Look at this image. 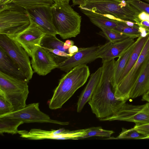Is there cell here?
<instances>
[{"instance_id": "cell-1", "label": "cell", "mask_w": 149, "mask_h": 149, "mask_svg": "<svg viewBox=\"0 0 149 149\" xmlns=\"http://www.w3.org/2000/svg\"><path fill=\"white\" fill-rule=\"evenodd\" d=\"M102 63L101 78L88 102L92 112L100 119L113 115L126 102L118 99L112 89L111 80L114 73L116 61L113 59Z\"/></svg>"}, {"instance_id": "cell-2", "label": "cell", "mask_w": 149, "mask_h": 149, "mask_svg": "<svg viewBox=\"0 0 149 149\" xmlns=\"http://www.w3.org/2000/svg\"><path fill=\"white\" fill-rule=\"evenodd\" d=\"M90 75L86 65L75 67L64 74L50 100L49 107L52 110L61 108L80 88L86 82Z\"/></svg>"}, {"instance_id": "cell-3", "label": "cell", "mask_w": 149, "mask_h": 149, "mask_svg": "<svg viewBox=\"0 0 149 149\" xmlns=\"http://www.w3.org/2000/svg\"><path fill=\"white\" fill-rule=\"evenodd\" d=\"M51 8L53 25L62 39L75 37L80 33L81 17L69 3L54 2Z\"/></svg>"}, {"instance_id": "cell-4", "label": "cell", "mask_w": 149, "mask_h": 149, "mask_svg": "<svg viewBox=\"0 0 149 149\" xmlns=\"http://www.w3.org/2000/svg\"><path fill=\"white\" fill-rule=\"evenodd\" d=\"M31 23L26 9L12 2L0 5V34L14 38L26 29Z\"/></svg>"}, {"instance_id": "cell-5", "label": "cell", "mask_w": 149, "mask_h": 149, "mask_svg": "<svg viewBox=\"0 0 149 149\" xmlns=\"http://www.w3.org/2000/svg\"><path fill=\"white\" fill-rule=\"evenodd\" d=\"M80 8L135 22L140 13L124 0H103L86 3Z\"/></svg>"}, {"instance_id": "cell-6", "label": "cell", "mask_w": 149, "mask_h": 149, "mask_svg": "<svg viewBox=\"0 0 149 149\" xmlns=\"http://www.w3.org/2000/svg\"><path fill=\"white\" fill-rule=\"evenodd\" d=\"M28 83L0 72V93L3 94L11 103L13 111L26 106L29 93Z\"/></svg>"}, {"instance_id": "cell-7", "label": "cell", "mask_w": 149, "mask_h": 149, "mask_svg": "<svg viewBox=\"0 0 149 149\" xmlns=\"http://www.w3.org/2000/svg\"><path fill=\"white\" fill-rule=\"evenodd\" d=\"M0 47L16 64L29 82L34 72L29 55L24 49L7 36L0 34Z\"/></svg>"}, {"instance_id": "cell-8", "label": "cell", "mask_w": 149, "mask_h": 149, "mask_svg": "<svg viewBox=\"0 0 149 149\" xmlns=\"http://www.w3.org/2000/svg\"><path fill=\"white\" fill-rule=\"evenodd\" d=\"M149 56V38L138 58L132 68L113 90L118 99L126 101L130 92L145 66Z\"/></svg>"}, {"instance_id": "cell-9", "label": "cell", "mask_w": 149, "mask_h": 149, "mask_svg": "<svg viewBox=\"0 0 149 149\" xmlns=\"http://www.w3.org/2000/svg\"><path fill=\"white\" fill-rule=\"evenodd\" d=\"M100 120L102 121L117 120L132 122L135 125L149 123V102L141 105L125 102L113 115Z\"/></svg>"}, {"instance_id": "cell-10", "label": "cell", "mask_w": 149, "mask_h": 149, "mask_svg": "<svg viewBox=\"0 0 149 149\" xmlns=\"http://www.w3.org/2000/svg\"><path fill=\"white\" fill-rule=\"evenodd\" d=\"M2 117L15 118L22 120L24 123H50L61 125L69 124L68 122L61 121L51 119L48 115L40 110L39 103L29 104L19 110L0 116V118Z\"/></svg>"}, {"instance_id": "cell-11", "label": "cell", "mask_w": 149, "mask_h": 149, "mask_svg": "<svg viewBox=\"0 0 149 149\" xmlns=\"http://www.w3.org/2000/svg\"><path fill=\"white\" fill-rule=\"evenodd\" d=\"M107 44V43L102 45L79 48L77 52L58 63V68L67 72L75 67L86 65L99 58V55Z\"/></svg>"}, {"instance_id": "cell-12", "label": "cell", "mask_w": 149, "mask_h": 149, "mask_svg": "<svg viewBox=\"0 0 149 149\" xmlns=\"http://www.w3.org/2000/svg\"><path fill=\"white\" fill-rule=\"evenodd\" d=\"M26 9L31 21L46 35L56 36L57 34L53 23L51 6H39Z\"/></svg>"}, {"instance_id": "cell-13", "label": "cell", "mask_w": 149, "mask_h": 149, "mask_svg": "<svg viewBox=\"0 0 149 149\" xmlns=\"http://www.w3.org/2000/svg\"><path fill=\"white\" fill-rule=\"evenodd\" d=\"M31 63L34 72L44 76L58 68V65L50 53L40 45L37 46L31 56Z\"/></svg>"}, {"instance_id": "cell-14", "label": "cell", "mask_w": 149, "mask_h": 149, "mask_svg": "<svg viewBox=\"0 0 149 149\" xmlns=\"http://www.w3.org/2000/svg\"><path fill=\"white\" fill-rule=\"evenodd\" d=\"M30 25L15 37L11 38L21 46L31 57L36 47L40 45L41 40L45 33L31 21Z\"/></svg>"}, {"instance_id": "cell-15", "label": "cell", "mask_w": 149, "mask_h": 149, "mask_svg": "<svg viewBox=\"0 0 149 149\" xmlns=\"http://www.w3.org/2000/svg\"><path fill=\"white\" fill-rule=\"evenodd\" d=\"M134 38L129 37L122 40L109 42L101 51L98 57L102 62L119 57L135 41Z\"/></svg>"}, {"instance_id": "cell-16", "label": "cell", "mask_w": 149, "mask_h": 149, "mask_svg": "<svg viewBox=\"0 0 149 149\" xmlns=\"http://www.w3.org/2000/svg\"><path fill=\"white\" fill-rule=\"evenodd\" d=\"M102 66L90 76V79L80 95L77 103V111L80 112L86 103L90 99L101 78Z\"/></svg>"}, {"instance_id": "cell-17", "label": "cell", "mask_w": 149, "mask_h": 149, "mask_svg": "<svg viewBox=\"0 0 149 149\" xmlns=\"http://www.w3.org/2000/svg\"><path fill=\"white\" fill-rule=\"evenodd\" d=\"M149 90V56L145 66L130 92L129 99L143 95Z\"/></svg>"}, {"instance_id": "cell-18", "label": "cell", "mask_w": 149, "mask_h": 149, "mask_svg": "<svg viewBox=\"0 0 149 149\" xmlns=\"http://www.w3.org/2000/svg\"><path fill=\"white\" fill-rule=\"evenodd\" d=\"M0 72L10 76L28 82L16 64L1 47Z\"/></svg>"}, {"instance_id": "cell-19", "label": "cell", "mask_w": 149, "mask_h": 149, "mask_svg": "<svg viewBox=\"0 0 149 149\" xmlns=\"http://www.w3.org/2000/svg\"><path fill=\"white\" fill-rule=\"evenodd\" d=\"M149 38V33L145 37L140 36L135 41V44L133 50L118 83L126 76L136 63Z\"/></svg>"}, {"instance_id": "cell-20", "label": "cell", "mask_w": 149, "mask_h": 149, "mask_svg": "<svg viewBox=\"0 0 149 149\" xmlns=\"http://www.w3.org/2000/svg\"><path fill=\"white\" fill-rule=\"evenodd\" d=\"M135 44V41L121 55L116 61L114 74L111 80L113 91L117 86L127 64Z\"/></svg>"}, {"instance_id": "cell-21", "label": "cell", "mask_w": 149, "mask_h": 149, "mask_svg": "<svg viewBox=\"0 0 149 149\" xmlns=\"http://www.w3.org/2000/svg\"><path fill=\"white\" fill-rule=\"evenodd\" d=\"M80 10L93 24L100 29L104 28L112 30L117 26L116 20L89 10L81 8Z\"/></svg>"}, {"instance_id": "cell-22", "label": "cell", "mask_w": 149, "mask_h": 149, "mask_svg": "<svg viewBox=\"0 0 149 149\" xmlns=\"http://www.w3.org/2000/svg\"><path fill=\"white\" fill-rule=\"evenodd\" d=\"M21 120L15 118L9 117L0 118V134L4 133L12 134L18 133V127L24 124Z\"/></svg>"}, {"instance_id": "cell-23", "label": "cell", "mask_w": 149, "mask_h": 149, "mask_svg": "<svg viewBox=\"0 0 149 149\" xmlns=\"http://www.w3.org/2000/svg\"><path fill=\"white\" fill-rule=\"evenodd\" d=\"M64 43L56 36L46 35L42 38L40 45L44 48L57 49L68 53V51L64 48Z\"/></svg>"}, {"instance_id": "cell-24", "label": "cell", "mask_w": 149, "mask_h": 149, "mask_svg": "<svg viewBox=\"0 0 149 149\" xmlns=\"http://www.w3.org/2000/svg\"><path fill=\"white\" fill-rule=\"evenodd\" d=\"M116 21L117 26L112 30L134 38H138L140 36L139 27L129 26L123 22L116 20Z\"/></svg>"}, {"instance_id": "cell-25", "label": "cell", "mask_w": 149, "mask_h": 149, "mask_svg": "<svg viewBox=\"0 0 149 149\" xmlns=\"http://www.w3.org/2000/svg\"><path fill=\"white\" fill-rule=\"evenodd\" d=\"M11 2L25 9L42 5L52 6L54 3L52 0H13Z\"/></svg>"}, {"instance_id": "cell-26", "label": "cell", "mask_w": 149, "mask_h": 149, "mask_svg": "<svg viewBox=\"0 0 149 149\" xmlns=\"http://www.w3.org/2000/svg\"><path fill=\"white\" fill-rule=\"evenodd\" d=\"M145 136L138 132L133 128L127 129L122 128V130L118 136L116 138H112L114 139H142Z\"/></svg>"}, {"instance_id": "cell-27", "label": "cell", "mask_w": 149, "mask_h": 149, "mask_svg": "<svg viewBox=\"0 0 149 149\" xmlns=\"http://www.w3.org/2000/svg\"><path fill=\"white\" fill-rule=\"evenodd\" d=\"M88 128V132L85 136L82 137V139L93 136L110 138L111 135L114 133L112 130L103 129L101 127H92Z\"/></svg>"}, {"instance_id": "cell-28", "label": "cell", "mask_w": 149, "mask_h": 149, "mask_svg": "<svg viewBox=\"0 0 149 149\" xmlns=\"http://www.w3.org/2000/svg\"><path fill=\"white\" fill-rule=\"evenodd\" d=\"M100 32L101 35L105 38L109 42H114L124 40L129 37L122 35L112 30L102 28Z\"/></svg>"}, {"instance_id": "cell-29", "label": "cell", "mask_w": 149, "mask_h": 149, "mask_svg": "<svg viewBox=\"0 0 149 149\" xmlns=\"http://www.w3.org/2000/svg\"><path fill=\"white\" fill-rule=\"evenodd\" d=\"M11 103L2 94L0 93V116L13 111Z\"/></svg>"}, {"instance_id": "cell-30", "label": "cell", "mask_w": 149, "mask_h": 149, "mask_svg": "<svg viewBox=\"0 0 149 149\" xmlns=\"http://www.w3.org/2000/svg\"><path fill=\"white\" fill-rule=\"evenodd\" d=\"M128 2L140 13L144 12L149 14V4L141 0H127Z\"/></svg>"}, {"instance_id": "cell-31", "label": "cell", "mask_w": 149, "mask_h": 149, "mask_svg": "<svg viewBox=\"0 0 149 149\" xmlns=\"http://www.w3.org/2000/svg\"><path fill=\"white\" fill-rule=\"evenodd\" d=\"M133 128L146 136H149V123L135 125Z\"/></svg>"}, {"instance_id": "cell-32", "label": "cell", "mask_w": 149, "mask_h": 149, "mask_svg": "<svg viewBox=\"0 0 149 149\" xmlns=\"http://www.w3.org/2000/svg\"><path fill=\"white\" fill-rule=\"evenodd\" d=\"M138 18L141 20L149 22V14L144 12L140 13L138 16Z\"/></svg>"}, {"instance_id": "cell-33", "label": "cell", "mask_w": 149, "mask_h": 149, "mask_svg": "<svg viewBox=\"0 0 149 149\" xmlns=\"http://www.w3.org/2000/svg\"><path fill=\"white\" fill-rule=\"evenodd\" d=\"M79 50V48L76 45H72L68 49V53L70 54L71 56L77 53Z\"/></svg>"}, {"instance_id": "cell-34", "label": "cell", "mask_w": 149, "mask_h": 149, "mask_svg": "<svg viewBox=\"0 0 149 149\" xmlns=\"http://www.w3.org/2000/svg\"><path fill=\"white\" fill-rule=\"evenodd\" d=\"M87 0H72V6H75L79 5V6H83L85 4Z\"/></svg>"}, {"instance_id": "cell-35", "label": "cell", "mask_w": 149, "mask_h": 149, "mask_svg": "<svg viewBox=\"0 0 149 149\" xmlns=\"http://www.w3.org/2000/svg\"><path fill=\"white\" fill-rule=\"evenodd\" d=\"M74 42L73 41L69 40H67L64 42V48L65 50L68 51L69 48L71 46L74 45Z\"/></svg>"}, {"instance_id": "cell-36", "label": "cell", "mask_w": 149, "mask_h": 149, "mask_svg": "<svg viewBox=\"0 0 149 149\" xmlns=\"http://www.w3.org/2000/svg\"><path fill=\"white\" fill-rule=\"evenodd\" d=\"M141 100L149 102V90L143 95Z\"/></svg>"}, {"instance_id": "cell-37", "label": "cell", "mask_w": 149, "mask_h": 149, "mask_svg": "<svg viewBox=\"0 0 149 149\" xmlns=\"http://www.w3.org/2000/svg\"><path fill=\"white\" fill-rule=\"evenodd\" d=\"M13 0H0V5L5 4L11 2Z\"/></svg>"}, {"instance_id": "cell-38", "label": "cell", "mask_w": 149, "mask_h": 149, "mask_svg": "<svg viewBox=\"0 0 149 149\" xmlns=\"http://www.w3.org/2000/svg\"><path fill=\"white\" fill-rule=\"evenodd\" d=\"M54 2H63L65 3L69 2L70 0H52Z\"/></svg>"}, {"instance_id": "cell-39", "label": "cell", "mask_w": 149, "mask_h": 149, "mask_svg": "<svg viewBox=\"0 0 149 149\" xmlns=\"http://www.w3.org/2000/svg\"><path fill=\"white\" fill-rule=\"evenodd\" d=\"M102 0H87L86 3H89V2H91L100 1H102Z\"/></svg>"}, {"instance_id": "cell-40", "label": "cell", "mask_w": 149, "mask_h": 149, "mask_svg": "<svg viewBox=\"0 0 149 149\" xmlns=\"http://www.w3.org/2000/svg\"><path fill=\"white\" fill-rule=\"evenodd\" d=\"M149 139V136H145V137L143 138L142 139Z\"/></svg>"}, {"instance_id": "cell-41", "label": "cell", "mask_w": 149, "mask_h": 149, "mask_svg": "<svg viewBox=\"0 0 149 149\" xmlns=\"http://www.w3.org/2000/svg\"><path fill=\"white\" fill-rule=\"evenodd\" d=\"M149 3V0H144Z\"/></svg>"}]
</instances>
